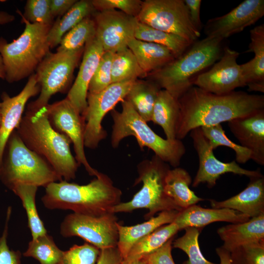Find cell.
I'll return each mask as SVG.
<instances>
[{"mask_svg": "<svg viewBox=\"0 0 264 264\" xmlns=\"http://www.w3.org/2000/svg\"><path fill=\"white\" fill-rule=\"evenodd\" d=\"M178 102L176 139L181 140L196 128L228 122L264 110V95L235 90L217 94L195 86L179 97Z\"/></svg>", "mask_w": 264, "mask_h": 264, "instance_id": "obj_1", "label": "cell"}, {"mask_svg": "<svg viewBox=\"0 0 264 264\" xmlns=\"http://www.w3.org/2000/svg\"><path fill=\"white\" fill-rule=\"evenodd\" d=\"M45 188L41 200L49 209L70 210L97 217L111 213V209L121 202V190L114 185L109 176L100 172L86 185L63 180Z\"/></svg>", "mask_w": 264, "mask_h": 264, "instance_id": "obj_2", "label": "cell"}, {"mask_svg": "<svg viewBox=\"0 0 264 264\" xmlns=\"http://www.w3.org/2000/svg\"><path fill=\"white\" fill-rule=\"evenodd\" d=\"M16 131L24 144L44 158L62 179L75 178L80 165L71 153V142L52 127L46 106L34 112L27 111Z\"/></svg>", "mask_w": 264, "mask_h": 264, "instance_id": "obj_3", "label": "cell"}, {"mask_svg": "<svg viewBox=\"0 0 264 264\" xmlns=\"http://www.w3.org/2000/svg\"><path fill=\"white\" fill-rule=\"evenodd\" d=\"M223 41L207 37L198 40L180 56L147 76L178 99L194 86L200 74L220 59L224 48Z\"/></svg>", "mask_w": 264, "mask_h": 264, "instance_id": "obj_4", "label": "cell"}, {"mask_svg": "<svg viewBox=\"0 0 264 264\" xmlns=\"http://www.w3.org/2000/svg\"><path fill=\"white\" fill-rule=\"evenodd\" d=\"M22 19L25 27L17 39L8 43L0 38V54L4 66L5 79L10 83L30 76L50 52L47 37L52 25L32 23L23 17Z\"/></svg>", "mask_w": 264, "mask_h": 264, "instance_id": "obj_5", "label": "cell"}, {"mask_svg": "<svg viewBox=\"0 0 264 264\" xmlns=\"http://www.w3.org/2000/svg\"><path fill=\"white\" fill-rule=\"evenodd\" d=\"M0 180L11 190L19 184L45 187L63 179L44 158L24 144L15 130L5 147Z\"/></svg>", "mask_w": 264, "mask_h": 264, "instance_id": "obj_6", "label": "cell"}, {"mask_svg": "<svg viewBox=\"0 0 264 264\" xmlns=\"http://www.w3.org/2000/svg\"><path fill=\"white\" fill-rule=\"evenodd\" d=\"M122 111L111 110L113 125L111 144L117 148L125 138L134 136L139 147L151 149L154 155L174 168L177 167L186 152L181 140L164 139L155 133L135 111L131 104L124 99L121 102Z\"/></svg>", "mask_w": 264, "mask_h": 264, "instance_id": "obj_7", "label": "cell"}, {"mask_svg": "<svg viewBox=\"0 0 264 264\" xmlns=\"http://www.w3.org/2000/svg\"><path fill=\"white\" fill-rule=\"evenodd\" d=\"M169 169L168 164L155 155L151 159L140 162L137 165L138 176L134 185L142 182V188L130 201L114 206L111 213L131 212L145 208L148 210L144 216L148 220L158 212L172 210L181 211L164 192L165 177Z\"/></svg>", "mask_w": 264, "mask_h": 264, "instance_id": "obj_8", "label": "cell"}, {"mask_svg": "<svg viewBox=\"0 0 264 264\" xmlns=\"http://www.w3.org/2000/svg\"><path fill=\"white\" fill-rule=\"evenodd\" d=\"M84 48L47 54L35 73L40 87V94L35 101L28 104L27 111H37L48 104L53 95L67 90Z\"/></svg>", "mask_w": 264, "mask_h": 264, "instance_id": "obj_9", "label": "cell"}, {"mask_svg": "<svg viewBox=\"0 0 264 264\" xmlns=\"http://www.w3.org/2000/svg\"><path fill=\"white\" fill-rule=\"evenodd\" d=\"M136 18L142 23L179 36L191 44L200 36L191 21L184 0H145Z\"/></svg>", "mask_w": 264, "mask_h": 264, "instance_id": "obj_10", "label": "cell"}, {"mask_svg": "<svg viewBox=\"0 0 264 264\" xmlns=\"http://www.w3.org/2000/svg\"><path fill=\"white\" fill-rule=\"evenodd\" d=\"M135 80L114 83L95 93H88L87 107L82 115L84 122L85 147L94 149L107 136L102 126L106 114L124 100Z\"/></svg>", "mask_w": 264, "mask_h": 264, "instance_id": "obj_11", "label": "cell"}, {"mask_svg": "<svg viewBox=\"0 0 264 264\" xmlns=\"http://www.w3.org/2000/svg\"><path fill=\"white\" fill-rule=\"evenodd\" d=\"M117 218L108 213L100 216L70 213L60 225V234L65 238L79 237L100 249L116 247L119 239Z\"/></svg>", "mask_w": 264, "mask_h": 264, "instance_id": "obj_12", "label": "cell"}, {"mask_svg": "<svg viewBox=\"0 0 264 264\" xmlns=\"http://www.w3.org/2000/svg\"><path fill=\"white\" fill-rule=\"evenodd\" d=\"M48 120L57 132L66 135L73 144L75 159L89 176H97V170L89 164L85 152V122L82 115L66 98L46 106Z\"/></svg>", "mask_w": 264, "mask_h": 264, "instance_id": "obj_13", "label": "cell"}, {"mask_svg": "<svg viewBox=\"0 0 264 264\" xmlns=\"http://www.w3.org/2000/svg\"><path fill=\"white\" fill-rule=\"evenodd\" d=\"M190 136L199 161L198 169L192 184L193 187H197L201 183H205L208 187L212 188L221 175L228 173L244 175L250 178L263 176L259 170L243 169L235 160L223 162L217 159L200 127L192 130L190 132Z\"/></svg>", "mask_w": 264, "mask_h": 264, "instance_id": "obj_14", "label": "cell"}, {"mask_svg": "<svg viewBox=\"0 0 264 264\" xmlns=\"http://www.w3.org/2000/svg\"><path fill=\"white\" fill-rule=\"evenodd\" d=\"M240 53L224 46L220 59L196 79L194 86L217 94L229 93L246 86L237 60Z\"/></svg>", "mask_w": 264, "mask_h": 264, "instance_id": "obj_15", "label": "cell"}, {"mask_svg": "<svg viewBox=\"0 0 264 264\" xmlns=\"http://www.w3.org/2000/svg\"><path fill=\"white\" fill-rule=\"evenodd\" d=\"M93 16L95 38L105 52L115 53L127 47L128 42L134 38L136 18L116 10L95 12Z\"/></svg>", "mask_w": 264, "mask_h": 264, "instance_id": "obj_16", "label": "cell"}, {"mask_svg": "<svg viewBox=\"0 0 264 264\" xmlns=\"http://www.w3.org/2000/svg\"><path fill=\"white\" fill-rule=\"evenodd\" d=\"M264 15V0H245L227 14L208 20L204 32L207 37L224 40L255 23Z\"/></svg>", "mask_w": 264, "mask_h": 264, "instance_id": "obj_17", "label": "cell"}, {"mask_svg": "<svg viewBox=\"0 0 264 264\" xmlns=\"http://www.w3.org/2000/svg\"><path fill=\"white\" fill-rule=\"evenodd\" d=\"M40 87L35 73L32 74L22 90L17 95L10 97L3 92L0 102V165L7 141L10 134L18 127L22 117L25 105L32 97L38 94Z\"/></svg>", "mask_w": 264, "mask_h": 264, "instance_id": "obj_18", "label": "cell"}, {"mask_svg": "<svg viewBox=\"0 0 264 264\" xmlns=\"http://www.w3.org/2000/svg\"><path fill=\"white\" fill-rule=\"evenodd\" d=\"M104 52L101 44L95 38L86 44L77 77L66 97L82 115L87 107L89 85Z\"/></svg>", "mask_w": 264, "mask_h": 264, "instance_id": "obj_19", "label": "cell"}, {"mask_svg": "<svg viewBox=\"0 0 264 264\" xmlns=\"http://www.w3.org/2000/svg\"><path fill=\"white\" fill-rule=\"evenodd\" d=\"M228 123L231 132L239 142V145L250 151L251 159L264 165V110Z\"/></svg>", "mask_w": 264, "mask_h": 264, "instance_id": "obj_20", "label": "cell"}, {"mask_svg": "<svg viewBox=\"0 0 264 264\" xmlns=\"http://www.w3.org/2000/svg\"><path fill=\"white\" fill-rule=\"evenodd\" d=\"M250 218L229 208H204L196 204L179 211L173 222L179 230L187 227L200 228L217 221L238 223L248 221Z\"/></svg>", "mask_w": 264, "mask_h": 264, "instance_id": "obj_21", "label": "cell"}, {"mask_svg": "<svg viewBox=\"0 0 264 264\" xmlns=\"http://www.w3.org/2000/svg\"><path fill=\"white\" fill-rule=\"evenodd\" d=\"M247 186L238 194L226 200L210 199L212 208H229L250 218L264 214V176L250 178Z\"/></svg>", "mask_w": 264, "mask_h": 264, "instance_id": "obj_22", "label": "cell"}, {"mask_svg": "<svg viewBox=\"0 0 264 264\" xmlns=\"http://www.w3.org/2000/svg\"><path fill=\"white\" fill-rule=\"evenodd\" d=\"M250 43L246 53L253 52L254 57L240 65L245 86L249 91L264 92V24L250 31Z\"/></svg>", "mask_w": 264, "mask_h": 264, "instance_id": "obj_23", "label": "cell"}, {"mask_svg": "<svg viewBox=\"0 0 264 264\" xmlns=\"http://www.w3.org/2000/svg\"><path fill=\"white\" fill-rule=\"evenodd\" d=\"M218 233L223 242L221 246L230 253L249 243L264 240V214L248 221L220 228Z\"/></svg>", "mask_w": 264, "mask_h": 264, "instance_id": "obj_24", "label": "cell"}, {"mask_svg": "<svg viewBox=\"0 0 264 264\" xmlns=\"http://www.w3.org/2000/svg\"><path fill=\"white\" fill-rule=\"evenodd\" d=\"M179 212L176 210L162 211L157 216L132 226H123L118 222L119 239L117 247L123 260L126 258L137 242L161 226L172 223Z\"/></svg>", "mask_w": 264, "mask_h": 264, "instance_id": "obj_25", "label": "cell"}, {"mask_svg": "<svg viewBox=\"0 0 264 264\" xmlns=\"http://www.w3.org/2000/svg\"><path fill=\"white\" fill-rule=\"evenodd\" d=\"M127 47L135 57L141 69L148 75L162 68L175 57L167 47L153 43L137 40L134 37Z\"/></svg>", "mask_w": 264, "mask_h": 264, "instance_id": "obj_26", "label": "cell"}, {"mask_svg": "<svg viewBox=\"0 0 264 264\" xmlns=\"http://www.w3.org/2000/svg\"><path fill=\"white\" fill-rule=\"evenodd\" d=\"M192 178L184 169L176 167L169 169L164 180L165 194L181 210L204 199L198 197L189 188Z\"/></svg>", "mask_w": 264, "mask_h": 264, "instance_id": "obj_27", "label": "cell"}, {"mask_svg": "<svg viewBox=\"0 0 264 264\" xmlns=\"http://www.w3.org/2000/svg\"><path fill=\"white\" fill-rule=\"evenodd\" d=\"M179 114L178 99L161 89L154 105L151 121L160 126L166 139H176V126Z\"/></svg>", "mask_w": 264, "mask_h": 264, "instance_id": "obj_28", "label": "cell"}, {"mask_svg": "<svg viewBox=\"0 0 264 264\" xmlns=\"http://www.w3.org/2000/svg\"><path fill=\"white\" fill-rule=\"evenodd\" d=\"M91 0H77L61 18L54 22L48 33L50 48L60 44L63 37L86 17L95 12Z\"/></svg>", "mask_w": 264, "mask_h": 264, "instance_id": "obj_29", "label": "cell"}, {"mask_svg": "<svg viewBox=\"0 0 264 264\" xmlns=\"http://www.w3.org/2000/svg\"><path fill=\"white\" fill-rule=\"evenodd\" d=\"M162 88L154 81L136 80L125 100L146 122L151 121L154 103Z\"/></svg>", "mask_w": 264, "mask_h": 264, "instance_id": "obj_30", "label": "cell"}, {"mask_svg": "<svg viewBox=\"0 0 264 264\" xmlns=\"http://www.w3.org/2000/svg\"><path fill=\"white\" fill-rule=\"evenodd\" d=\"M134 37L139 40L167 47L175 58L180 56L192 44L177 35L165 32L137 21Z\"/></svg>", "mask_w": 264, "mask_h": 264, "instance_id": "obj_31", "label": "cell"}, {"mask_svg": "<svg viewBox=\"0 0 264 264\" xmlns=\"http://www.w3.org/2000/svg\"><path fill=\"white\" fill-rule=\"evenodd\" d=\"M180 231L174 222L161 226L137 242L125 259H139L156 250ZM124 259V260H125Z\"/></svg>", "mask_w": 264, "mask_h": 264, "instance_id": "obj_32", "label": "cell"}, {"mask_svg": "<svg viewBox=\"0 0 264 264\" xmlns=\"http://www.w3.org/2000/svg\"><path fill=\"white\" fill-rule=\"evenodd\" d=\"M146 76L147 74L141 69L128 47L114 53L111 65L112 84L136 80Z\"/></svg>", "mask_w": 264, "mask_h": 264, "instance_id": "obj_33", "label": "cell"}, {"mask_svg": "<svg viewBox=\"0 0 264 264\" xmlns=\"http://www.w3.org/2000/svg\"><path fill=\"white\" fill-rule=\"evenodd\" d=\"M38 188L34 185L19 184L11 189L19 197L26 211L32 239L47 233L36 208L35 198Z\"/></svg>", "mask_w": 264, "mask_h": 264, "instance_id": "obj_34", "label": "cell"}, {"mask_svg": "<svg viewBox=\"0 0 264 264\" xmlns=\"http://www.w3.org/2000/svg\"><path fill=\"white\" fill-rule=\"evenodd\" d=\"M63 252L55 244L52 237L46 233L32 239L22 255L36 259L40 264H59Z\"/></svg>", "mask_w": 264, "mask_h": 264, "instance_id": "obj_35", "label": "cell"}, {"mask_svg": "<svg viewBox=\"0 0 264 264\" xmlns=\"http://www.w3.org/2000/svg\"><path fill=\"white\" fill-rule=\"evenodd\" d=\"M95 32L94 20L90 16L86 17L63 37L56 51H73L84 47L95 38Z\"/></svg>", "mask_w": 264, "mask_h": 264, "instance_id": "obj_36", "label": "cell"}, {"mask_svg": "<svg viewBox=\"0 0 264 264\" xmlns=\"http://www.w3.org/2000/svg\"><path fill=\"white\" fill-rule=\"evenodd\" d=\"M200 128L213 150L221 146L232 149L235 153V161L237 163L244 164L251 159L250 151L231 141L225 134L221 124Z\"/></svg>", "mask_w": 264, "mask_h": 264, "instance_id": "obj_37", "label": "cell"}, {"mask_svg": "<svg viewBox=\"0 0 264 264\" xmlns=\"http://www.w3.org/2000/svg\"><path fill=\"white\" fill-rule=\"evenodd\" d=\"M185 234L173 242L174 248L180 249L187 255L188 260L183 264H216L207 260L201 252L198 237L200 228L187 227Z\"/></svg>", "mask_w": 264, "mask_h": 264, "instance_id": "obj_38", "label": "cell"}, {"mask_svg": "<svg viewBox=\"0 0 264 264\" xmlns=\"http://www.w3.org/2000/svg\"><path fill=\"white\" fill-rule=\"evenodd\" d=\"M100 251L87 242L82 245L74 244L64 251L59 264H96Z\"/></svg>", "mask_w": 264, "mask_h": 264, "instance_id": "obj_39", "label": "cell"}, {"mask_svg": "<svg viewBox=\"0 0 264 264\" xmlns=\"http://www.w3.org/2000/svg\"><path fill=\"white\" fill-rule=\"evenodd\" d=\"M114 53L104 51L89 85L88 93L99 92L112 84L111 65Z\"/></svg>", "mask_w": 264, "mask_h": 264, "instance_id": "obj_40", "label": "cell"}, {"mask_svg": "<svg viewBox=\"0 0 264 264\" xmlns=\"http://www.w3.org/2000/svg\"><path fill=\"white\" fill-rule=\"evenodd\" d=\"M18 12L26 21L30 23H39L52 25L54 22V17L50 9V0H27L24 12L22 15Z\"/></svg>", "mask_w": 264, "mask_h": 264, "instance_id": "obj_41", "label": "cell"}, {"mask_svg": "<svg viewBox=\"0 0 264 264\" xmlns=\"http://www.w3.org/2000/svg\"><path fill=\"white\" fill-rule=\"evenodd\" d=\"M230 254L231 264H264V240L243 245Z\"/></svg>", "mask_w": 264, "mask_h": 264, "instance_id": "obj_42", "label": "cell"}, {"mask_svg": "<svg viewBox=\"0 0 264 264\" xmlns=\"http://www.w3.org/2000/svg\"><path fill=\"white\" fill-rule=\"evenodd\" d=\"M92 4L98 11L120 10L125 14L136 18L142 7L141 0H92Z\"/></svg>", "mask_w": 264, "mask_h": 264, "instance_id": "obj_43", "label": "cell"}, {"mask_svg": "<svg viewBox=\"0 0 264 264\" xmlns=\"http://www.w3.org/2000/svg\"><path fill=\"white\" fill-rule=\"evenodd\" d=\"M11 213L12 208L9 206L6 212L4 229L0 237V264H21V252L11 249L7 244L8 226Z\"/></svg>", "mask_w": 264, "mask_h": 264, "instance_id": "obj_44", "label": "cell"}, {"mask_svg": "<svg viewBox=\"0 0 264 264\" xmlns=\"http://www.w3.org/2000/svg\"><path fill=\"white\" fill-rule=\"evenodd\" d=\"M173 241V238L156 250L142 257L140 260L145 264H175L172 256Z\"/></svg>", "mask_w": 264, "mask_h": 264, "instance_id": "obj_45", "label": "cell"}, {"mask_svg": "<svg viewBox=\"0 0 264 264\" xmlns=\"http://www.w3.org/2000/svg\"><path fill=\"white\" fill-rule=\"evenodd\" d=\"M123 259L117 247L101 249L96 264H121Z\"/></svg>", "mask_w": 264, "mask_h": 264, "instance_id": "obj_46", "label": "cell"}, {"mask_svg": "<svg viewBox=\"0 0 264 264\" xmlns=\"http://www.w3.org/2000/svg\"><path fill=\"white\" fill-rule=\"evenodd\" d=\"M188 10L191 21L195 27L199 32L202 28L200 12L201 0H184Z\"/></svg>", "mask_w": 264, "mask_h": 264, "instance_id": "obj_47", "label": "cell"}, {"mask_svg": "<svg viewBox=\"0 0 264 264\" xmlns=\"http://www.w3.org/2000/svg\"><path fill=\"white\" fill-rule=\"evenodd\" d=\"M76 0H50V9L52 16L64 15L75 3Z\"/></svg>", "mask_w": 264, "mask_h": 264, "instance_id": "obj_48", "label": "cell"}, {"mask_svg": "<svg viewBox=\"0 0 264 264\" xmlns=\"http://www.w3.org/2000/svg\"><path fill=\"white\" fill-rule=\"evenodd\" d=\"M216 253L220 259V264H231L230 252L222 247H218L216 250Z\"/></svg>", "mask_w": 264, "mask_h": 264, "instance_id": "obj_49", "label": "cell"}, {"mask_svg": "<svg viewBox=\"0 0 264 264\" xmlns=\"http://www.w3.org/2000/svg\"><path fill=\"white\" fill-rule=\"evenodd\" d=\"M15 16L4 11H0V24H5L12 22Z\"/></svg>", "mask_w": 264, "mask_h": 264, "instance_id": "obj_50", "label": "cell"}, {"mask_svg": "<svg viewBox=\"0 0 264 264\" xmlns=\"http://www.w3.org/2000/svg\"><path fill=\"white\" fill-rule=\"evenodd\" d=\"M5 72L2 57L0 54V78L5 79Z\"/></svg>", "mask_w": 264, "mask_h": 264, "instance_id": "obj_51", "label": "cell"}, {"mask_svg": "<svg viewBox=\"0 0 264 264\" xmlns=\"http://www.w3.org/2000/svg\"><path fill=\"white\" fill-rule=\"evenodd\" d=\"M121 264H144L141 260L136 259L132 260H123Z\"/></svg>", "mask_w": 264, "mask_h": 264, "instance_id": "obj_52", "label": "cell"}, {"mask_svg": "<svg viewBox=\"0 0 264 264\" xmlns=\"http://www.w3.org/2000/svg\"></svg>", "mask_w": 264, "mask_h": 264, "instance_id": "obj_53", "label": "cell"}, {"mask_svg": "<svg viewBox=\"0 0 264 264\" xmlns=\"http://www.w3.org/2000/svg\"></svg>", "mask_w": 264, "mask_h": 264, "instance_id": "obj_54", "label": "cell"}, {"mask_svg": "<svg viewBox=\"0 0 264 264\" xmlns=\"http://www.w3.org/2000/svg\"></svg>", "mask_w": 264, "mask_h": 264, "instance_id": "obj_55", "label": "cell"}]
</instances>
